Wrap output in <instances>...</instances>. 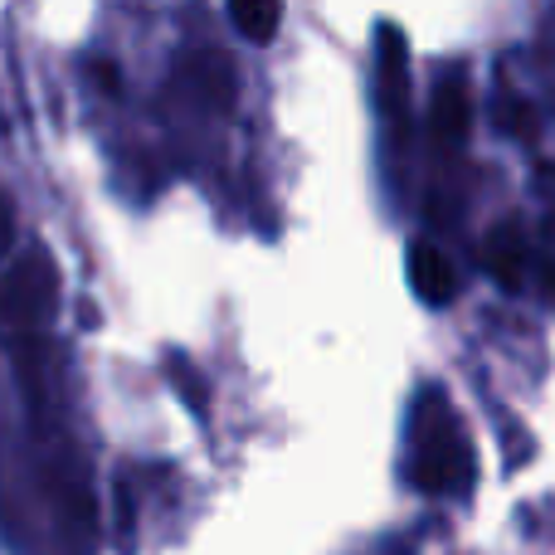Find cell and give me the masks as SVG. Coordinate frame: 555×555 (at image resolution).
Returning a JSON list of instances; mask_svg holds the SVG:
<instances>
[{"mask_svg":"<svg viewBox=\"0 0 555 555\" xmlns=\"http://www.w3.org/2000/svg\"><path fill=\"white\" fill-rule=\"evenodd\" d=\"M478 478L473 439L453 400L429 385L410 414V482L429 498H463Z\"/></svg>","mask_w":555,"mask_h":555,"instance_id":"cell-1","label":"cell"},{"mask_svg":"<svg viewBox=\"0 0 555 555\" xmlns=\"http://www.w3.org/2000/svg\"><path fill=\"white\" fill-rule=\"evenodd\" d=\"M49 302H54V269H49V259L35 249L5 278L0 307H5V317H15V322H35V317L49 312Z\"/></svg>","mask_w":555,"mask_h":555,"instance_id":"cell-2","label":"cell"},{"mask_svg":"<svg viewBox=\"0 0 555 555\" xmlns=\"http://www.w3.org/2000/svg\"><path fill=\"white\" fill-rule=\"evenodd\" d=\"M410 283H414V293L434 307L459 297V269H453V259L439 244H414L410 249Z\"/></svg>","mask_w":555,"mask_h":555,"instance_id":"cell-3","label":"cell"},{"mask_svg":"<svg viewBox=\"0 0 555 555\" xmlns=\"http://www.w3.org/2000/svg\"><path fill=\"white\" fill-rule=\"evenodd\" d=\"M429 122H434V132H439L443 142H459V137L468 132V122H473V93H468V78H463L459 68H453V74H443L439 83H434Z\"/></svg>","mask_w":555,"mask_h":555,"instance_id":"cell-4","label":"cell"},{"mask_svg":"<svg viewBox=\"0 0 555 555\" xmlns=\"http://www.w3.org/2000/svg\"><path fill=\"white\" fill-rule=\"evenodd\" d=\"M488 269L492 278H498L502 287H521L527 283V273H531V244H527V234L517 230V224H498V234L488 240Z\"/></svg>","mask_w":555,"mask_h":555,"instance_id":"cell-5","label":"cell"},{"mask_svg":"<svg viewBox=\"0 0 555 555\" xmlns=\"http://www.w3.org/2000/svg\"><path fill=\"white\" fill-rule=\"evenodd\" d=\"M380 78H385V107H390V117H400L404 98H410V54H404L400 29L390 25L380 29Z\"/></svg>","mask_w":555,"mask_h":555,"instance_id":"cell-6","label":"cell"},{"mask_svg":"<svg viewBox=\"0 0 555 555\" xmlns=\"http://www.w3.org/2000/svg\"><path fill=\"white\" fill-rule=\"evenodd\" d=\"M230 20H234V29H240L244 39H254V44H269L273 29H278V20H283V10L269 5V0H234Z\"/></svg>","mask_w":555,"mask_h":555,"instance_id":"cell-7","label":"cell"},{"mask_svg":"<svg viewBox=\"0 0 555 555\" xmlns=\"http://www.w3.org/2000/svg\"><path fill=\"white\" fill-rule=\"evenodd\" d=\"M10 240H15V210H10V201L0 195V254L10 249Z\"/></svg>","mask_w":555,"mask_h":555,"instance_id":"cell-8","label":"cell"}]
</instances>
